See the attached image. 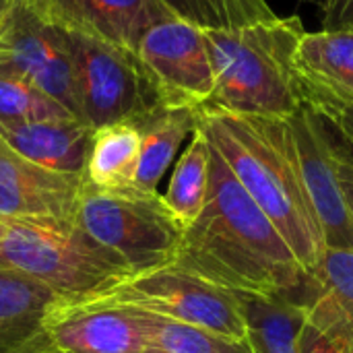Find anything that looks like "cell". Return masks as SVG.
<instances>
[{"label":"cell","mask_w":353,"mask_h":353,"mask_svg":"<svg viewBox=\"0 0 353 353\" xmlns=\"http://www.w3.org/2000/svg\"><path fill=\"white\" fill-rule=\"evenodd\" d=\"M174 265L219 288L252 294L294 296L306 277L283 236L213 145L207 201L184 228Z\"/></svg>","instance_id":"cell-1"},{"label":"cell","mask_w":353,"mask_h":353,"mask_svg":"<svg viewBox=\"0 0 353 353\" xmlns=\"http://www.w3.org/2000/svg\"><path fill=\"white\" fill-rule=\"evenodd\" d=\"M196 126L310 273L323 259L325 240L285 149L279 118L238 116L203 105L196 110Z\"/></svg>","instance_id":"cell-2"},{"label":"cell","mask_w":353,"mask_h":353,"mask_svg":"<svg viewBox=\"0 0 353 353\" xmlns=\"http://www.w3.org/2000/svg\"><path fill=\"white\" fill-rule=\"evenodd\" d=\"M300 17H275L238 29H205L215 74L211 103L238 116L288 118L304 105L296 50Z\"/></svg>","instance_id":"cell-3"},{"label":"cell","mask_w":353,"mask_h":353,"mask_svg":"<svg viewBox=\"0 0 353 353\" xmlns=\"http://www.w3.org/2000/svg\"><path fill=\"white\" fill-rule=\"evenodd\" d=\"M85 242L128 279L174 265L184 228L159 192L97 188L85 182L74 215Z\"/></svg>","instance_id":"cell-4"},{"label":"cell","mask_w":353,"mask_h":353,"mask_svg":"<svg viewBox=\"0 0 353 353\" xmlns=\"http://www.w3.org/2000/svg\"><path fill=\"white\" fill-rule=\"evenodd\" d=\"M0 269L23 275L66 302L97 298L128 279L74 225L17 219H0Z\"/></svg>","instance_id":"cell-5"},{"label":"cell","mask_w":353,"mask_h":353,"mask_svg":"<svg viewBox=\"0 0 353 353\" xmlns=\"http://www.w3.org/2000/svg\"><path fill=\"white\" fill-rule=\"evenodd\" d=\"M85 302L139 308L246 343L244 316L236 294L176 265L130 277L105 294Z\"/></svg>","instance_id":"cell-6"},{"label":"cell","mask_w":353,"mask_h":353,"mask_svg":"<svg viewBox=\"0 0 353 353\" xmlns=\"http://www.w3.org/2000/svg\"><path fill=\"white\" fill-rule=\"evenodd\" d=\"M68 35L81 120L93 130L134 122L163 105L134 52L72 29Z\"/></svg>","instance_id":"cell-7"},{"label":"cell","mask_w":353,"mask_h":353,"mask_svg":"<svg viewBox=\"0 0 353 353\" xmlns=\"http://www.w3.org/2000/svg\"><path fill=\"white\" fill-rule=\"evenodd\" d=\"M0 68L27 79L81 120L68 29L39 0H14L0 23Z\"/></svg>","instance_id":"cell-8"},{"label":"cell","mask_w":353,"mask_h":353,"mask_svg":"<svg viewBox=\"0 0 353 353\" xmlns=\"http://www.w3.org/2000/svg\"><path fill=\"white\" fill-rule=\"evenodd\" d=\"M137 58L163 105L199 110L211 103L215 74L205 29L178 17L165 19L143 35Z\"/></svg>","instance_id":"cell-9"},{"label":"cell","mask_w":353,"mask_h":353,"mask_svg":"<svg viewBox=\"0 0 353 353\" xmlns=\"http://www.w3.org/2000/svg\"><path fill=\"white\" fill-rule=\"evenodd\" d=\"M279 126L285 149L319 219L325 248L353 250V217L314 108L304 101L296 114L279 118Z\"/></svg>","instance_id":"cell-10"},{"label":"cell","mask_w":353,"mask_h":353,"mask_svg":"<svg viewBox=\"0 0 353 353\" xmlns=\"http://www.w3.org/2000/svg\"><path fill=\"white\" fill-rule=\"evenodd\" d=\"M87 178L41 168L0 137V219L74 225Z\"/></svg>","instance_id":"cell-11"},{"label":"cell","mask_w":353,"mask_h":353,"mask_svg":"<svg viewBox=\"0 0 353 353\" xmlns=\"http://www.w3.org/2000/svg\"><path fill=\"white\" fill-rule=\"evenodd\" d=\"M43 339L58 353H143V333L126 306L66 302L48 323Z\"/></svg>","instance_id":"cell-12"},{"label":"cell","mask_w":353,"mask_h":353,"mask_svg":"<svg viewBox=\"0 0 353 353\" xmlns=\"http://www.w3.org/2000/svg\"><path fill=\"white\" fill-rule=\"evenodd\" d=\"M64 27L137 54L143 35L172 19L161 0H39Z\"/></svg>","instance_id":"cell-13"},{"label":"cell","mask_w":353,"mask_h":353,"mask_svg":"<svg viewBox=\"0 0 353 353\" xmlns=\"http://www.w3.org/2000/svg\"><path fill=\"white\" fill-rule=\"evenodd\" d=\"M294 298L304 306L308 325L353 353V250L325 248Z\"/></svg>","instance_id":"cell-14"},{"label":"cell","mask_w":353,"mask_h":353,"mask_svg":"<svg viewBox=\"0 0 353 353\" xmlns=\"http://www.w3.org/2000/svg\"><path fill=\"white\" fill-rule=\"evenodd\" d=\"M66 304L56 292L0 269V353H33L46 347V327Z\"/></svg>","instance_id":"cell-15"},{"label":"cell","mask_w":353,"mask_h":353,"mask_svg":"<svg viewBox=\"0 0 353 353\" xmlns=\"http://www.w3.org/2000/svg\"><path fill=\"white\" fill-rule=\"evenodd\" d=\"M93 128L79 118L0 124V137L25 159L64 174H85Z\"/></svg>","instance_id":"cell-16"},{"label":"cell","mask_w":353,"mask_h":353,"mask_svg":"<svg viewBox=\"0 0 353 353\" xmlns=\"http://www.w3.org/2000/svg\"><path fill=\"white\" fill-rule=\"evenodd\" d=\"M302 93L353 101V31H304L296 50Z\"/></svg>","instance_id":"cell-17"},{"label":"cell","mask_w":353,"mask_h":353,"mask_svg":"<svg viewBox=\"0 0 353 353\" xmlns=\"http://www.w3.org/2000/svg\"><path fill=\"white\" fill-rule=\"evenodd\" d=\"M234 292V290H232ZM252 353H300L306 310L292 294L234 292Z\"/></svg>","instance_id":"cell-18"},{"label":"cell","mask_w":353,"mask_h":353,"mask_svg":"<svg viewBox=\"0 0 353 353\" xmlns=\"http://www.w3.org/2000/svg\"><path fill=\"white\" fill-rule=\"evenodd\" d=\"M141 134V157L134 186L157 192L159 182L174 163L182 143L196 130V110L159 105L151 114L134 120Z\"/></svg>","instance_id":"cell-19"},{"label":"cell","mask_w":353,"mask_h":353,"mask_svg":"<svg viewBox=\"0 0 353 353\" xmlns=\"http://www.w3.org/2000/svg\"><path fill=\"white\" fill-rule=\"evenodd\" d=\"M141 157V134L132 120L95 128L85 178L97 188L134 186Z\"/></svg>","instance_id":"cell-20"},{"label":"cell","mask_w":353,"mask_h":353,"mask_svg":"<svg viewBox=\"0 0 353 353\" xmlns=\"http://www.w3.org/2000/svg\"><path fill=\"white\" fill-rule=\"evenodd\" d=\"M211 176V143L196 126L188 147L178 157L168 190L161 194L170 213L182 228L190 225L203 211Z\"/></svg>","instance_id":"cell-21"},{"label":"cell","mask_w":353,"mask_h":353,"mask_svg":"<svg viewBox=\"0 0 353 353\" xmlns=\"http://www.w3.org/2000/svg\"><path fill=\"white\" fill-rule=\"evenodd\" d=\"M130 308V306H126ZM141 325L143 353H252L248 343L130 308Z\"/></svg>","instance_id":"cell-22"},{"label":"cell","mask_w":353,"mask_h":353,"mask_svg":"<svg viewBox=\"0 0 353 353\" xmlns=\"http://www.w3.org/2000/svg\"><path fill=\"white\" fill-rule=\"evenodd\" d=\"M174 17L201 29H238L275 19L267 0H161Z\"/></svg>","instance_id":"cell-23"},{"label":"cell","mask_w":353,"mask_h":353,"mask_svg":"<svg viewBox=\"0 0 353 353\" xmlns=\"http://www.w3.org/2000/svg\"><path fill=\"white\" fill-rule=\"evenodd\" d=\"M77 118L27 79L0 68V124Z\"/></svg>","instance_id":"cell-24"},{"label":"cell","mask_w":353,"mask_h":353,"mask_svg":"<svg viewBox=\"0 0 353 353\" xmlns=\"http://www.w3.org/2000/svg\"><path fill=\"white\" fill-rule=\"evenodd\" d=\"M314 112H316V116L321 120L327 145L331 149V155H333V161H335V168H337L339 184L343 188V194H345V201H347V207H350V213L353 217V147L343 139V134L333 126V122L325 114H321L316 108H314Z\"/></svg>","instance_id":"cell-25"},{"label":"cell","mask_w":353,"mask_h":353,"mask_svg":"<svg viewBox=\"0 0 353 353\" xmlns=\"http://www.w3.org/2000/svg\"><path fill=\"white\" fill-rule=\"evenodd\" d=\"M304 101L314 105L321 114H325L333 126L343 134V139L353 147V101L335 99L323 93L304 91Z\"/></svg>","instance_id":"cell-26"},{"label":"cell","mask_w":353,"mask_h":353,"mask_svg":"<svg viewBox=\"0 0 353 353\" xmlns=\"http://www.w3.org/2000/svg\"><path fill=\"white\" fill-rule=\"evenodd\" d=\"M321 25L329 31H353V0H323Z\"/></svg>","instance_id":"cell-27"},{"label":"cell","mask_w":353,"mask_h":353,"mask_svg":"<svg viewBox=\"0 0 353 353\" xmlns=\"http://www.w3.org/2000/svg\"><path fill=\"white\" fill-rule=\"evenodd\" d=\"M300 353H352V350L343 341L325 337L321 331H316L312 325L306 323L300 341Z\"/></svg>","instance_id":"cell-28"},{"label":"cell","mask_w":353,"mask_h":353,"mask_svg":"<svg viewBox=\"0 0 353 353\" xmlns=\"http://www.w3.org/2000/svg\"><path fill=\"white\" fill-rule=\"evenodd\" d=\"M14 4V0H0V23L4 21V17L8 14L10 6Z\"/></svg>","instance_id":"cell-29"},{"label":"cell","mask_w":353,"mask_h":353,"mask_svg":"<svg viewBox=\"0 0 353 353\" xmlns=\"http://www.w3.org/2000/svg\"><path fill=\"white\" fill-rule=\"evenodd\" d=\"M33 353H58V352H54L52 347H48V345H46V347H41V350H37V352H33Z\"/></svg>","instance_id":"cell-30"}]
</instances>
